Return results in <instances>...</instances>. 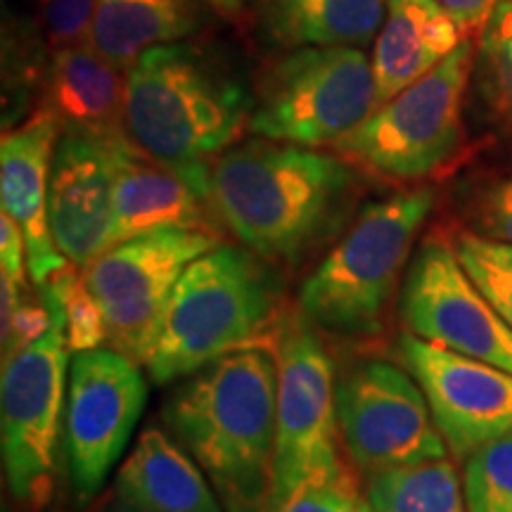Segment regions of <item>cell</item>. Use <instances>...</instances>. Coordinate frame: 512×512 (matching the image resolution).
<instances>
[{"mask_svg": "<svg viewBox=\"0 0 512 512\" xmlns=\"http://www.w3.org/2000/svg\"><path fill=\"white\" fill-rule=\"evenodd\" d=\"M98 0H34L36 24L48 46L67 48L86 43Z\"/></svg>", "mask_w": 512, "mask_h": 512, "instance_id": "f546056e", "label": "cell"}, {"mask_svg": "<svg viewBox=\"0 0 512 512\" xmlns=\"http://www.w3.org/2000/svg\"><path fill=\"white\" fill-rule=\"evenodd\" d=\"M216 245L211 230L162 228L119 242L81 268L105 316L107 342L143 366L185 268Z\"/></svg>", "mask_w": 512, "mask_h": 512, "instance_id": "9c48e42d", "label": "cell"}, {"mask_svg": "<svg viewBox=\"0 0 512 512\" xmlns=\"http://www.w3.org/2000/svg\"><path fill=\"white\" fill-rule=\"evenodd\" d=\"M339 441L366 475L446 458L430 401L411 375L389 361L356 363L335 384Z\"/></svg>", "mask_w": 512, "mask_h": 512, "instance_id": "7c38bea8", "label": "cell"}, {"mask_svg": "<svg viewBox=\"0 0 512 512\" xmlns=\"http://www.w3.org/2000/svg\"><path fill=\"white\" fill-rule=\"evenodd\" d=\"M453 249L460 264L467 271L491 306L512 328V245L494 240L482 233L456 235Z\"/></svg>", "mask_w": 512, "mask_h": 512, "instance_id": "4316f807", "label": "cell"}, {"mask_svg": "<svg viewBox=\"0 0 512 512\" xmlns=\"http://www.w3.org/2000/svg\"><path fill=\"white\" fill-rule=\"evenodd\" d=\"M475 221L482 235L512 245V176L486 185L475 202Z\"/></svg>", "mask_w": 512, "mask_h": 512, "instance_id": "4dcf8cb0", "label": "cell"}, {"mask_svg": "<svg viewBox=\"0 0 512 512\" xmlns=\"http://www.w3.org/2000/svg\"><path fill=\"white\" fill-rule=\"evenodd\" d=\"M67 377L69 347L57 320L38 342L3 358L0 430L5 479L15 501L29 510H43L53 498Z\"/></svg>", "mask_w": 512, "mask_h": 512, "instance_id": "ba28073f", "label": "cell"}, {"mask_svg": "<svg viewBox=\"0 0 512 512\" xmlns=\"http://www.w3.org/2000/svg\"><path fill=\"white\" fill-rule=\"evenodd\" d=\"M399 309L411 335L512 373V328L448 242H422L403 280Z\"/></svg>", "mask_w": 512, "mask_h": 512, "instance_id": "4fadbf2b", "label": "cell"}, {"mask_svg": "<svg viewBox=\"0 0 512 512\" xmlns=\"http://www.w3.org/2000/svg\"><path fill=\"white\" fill-rule=\"evenodd\" d=\"M74 268V264H69L50 275L43 283L41 299L53 313V320L62 323L69 351L79 354V351L100 349L107 342V325L100 304L83 283V275Z\"/></svg>", "mask_w": 512, "mask_h": 512, "instance_id": "484cf974", "label": "cell"}, {"mask_svg": "<svg viewBox=\"0 0 512 512\" xmlns=\"http://www.w3.org/2000/svg\"><path fill=\"white\" fill-rule=\"evenodd\" d=\"M110 152L114 164L110 247L162 228L211 230V219H216L211 204L174 169L140 150L128 136L112 140Z\"/></svg>", "mask_w": 512, "mask_h": 512, "instance_id": "e0dca14e", "label": "cell"}, {"mask_svg": "<svg viewBox=\"0 0 512 512\" xmlns=\"http://www.w3.org/2000/svg\"><path fill=\"white\" fill-rule=\"evenodd\" d=\"M358 174L337 152L256 136L211 166L209 202L242 247L294 268L349 226Z\"/></svg>", "mask_w": 512, "mask_h": 512, "instance_id": "6da1fadb", "label": "cell"}, {"mask_svg": "<svg viewBox=\"0 0 512 512\" xmlns=\"http://www.w3.org/2000/svg\"><path fill=\"white\" fill-rule=\"evenodd\" d=\"M472 81L491 124L512 133V0L496 5L479 34Z\"/></svg>", "mask_w": 512, "mask_h": 512, "instance_id": "cb8c5ba5", "label": "cell"}, {"mask_svg": "<svg viewBox=\"0 0 512 512\" xmlns=\"http://www.w3.org/2000/svg\"><path fill=\"white\" fill-rule=\"evenodd\" d=\"M138 366L114 347L79 351L69 358L62 448L79 505L100 494L136 430L147 401V382Z\"/></svg>", "mask_w": 512, "mask_h": 512, "instance_id": "30bf717a", "label": "cell"}, {"mask_svg": "<svg viewBox=\"0 0 512 512\" xmlns=\"http://www.w3.org/2000/svg\"><path fill=\"white\" fill-rule=\"evenodd\" d=\"M387 0H249L254 36L275 53L311 46L366 48L380 34Z\"/></svg>", "mask_w": 512, "mask_h": 512, "instance_id": "44dd1931", "label": "cell"}, {"mask_svg": "<svg viewBox=\"0 0 512 512\" xmlns=\"http://www.w3.org/2000/svg\"><path fill=\"white\" fill-rule=\"evenodd\" d=\"M399 354L430 401L446 446L458 458L512 432L510 370L437 347L411 332L401 335Z\"/></svg>", "mask_w": 512, "mask_h": 512, "instance_id": "5bb4252c", "label": "cell"}, {"mask_svg": "<svg viewBox=\"0 0 512 512\" xmlns=\"http://www.w3.org/2000/svg\"><path fill=\"white\" fill-rule=\"evenodd\" d=\"M467 512H512V432L465 458Z\"/></svg>", "mask_w": 512, "mask_h": 512, "instance_id": "83f0119b", "label": "cell"}, {"mask_svg": "<svg viewBox=\"0 0 512 512\" xmlns=\"http://www.w3.org/2000/svg\"><path fill=\"white\" fill-rule=\"evenodd\" d=\"M275 358L278 413L268 505L290 496L311 479L344 467L337 451L335 368L323 342L304 320H290L280 328Z\"/></svg>", "mask_w": 512, "mask_h": 512, "instance_id": "8fae6325", "label": "cell"}, {"mask_svg": "<svg viewBox=\"0 0 512 512\" xmlns=\"http://www.w3.org/2000/svg\"><path fill=\"white\" fill-rule=\"evenodd\" d=\"M366 494L373 512H467L463 484L446 458L375 472Z\"/></svg>", "mask_w": 512, "mask_h": 512, "instance_id": "603a6c76", "label": "cell"}, {"mask_svg": "<svg viewBox=\"0 0 512 512\" xmlns=\"http://www.w3.org/2000/svg\"><path fill=\"white\" fill-rule=\"evenodd\" d=\"M275 413L278 358L259 344L185 377L164 403V425L202 467L223 510L268 512Z\"/></svg>", "mask_w": 512, "mask_h": 512, "instance_id": "7a4b0ae2", "label": "cell"}, {"mask_svg": "<svg viewBox=\"0 0 512 512\" xmlns=\"http://www.w3.org/2000/svg\"><path fill=\"white\" fill-rule=\"evenodd\" d=\"M437 192L411 188L368 202L344 228L299 290L304 316L349 339L380 335L415 235L430 219Z\"/></svg>", "mask_w": 512, "mask_h": 512, "instance_id": "5b68a950", "label": "cell"}, {"mask_svg": "<svg viewBox=\"0 0 512 512\" xmlns=\"http://www.w3.org/2000/svg\"><path fill=\"white\" fill-rule=\"evenodd\" d=\"M475 48V38H465L439 67L377 107L332 150L382 181L413 183L439 174L463 147V102Z\"/></svg>", "mask_w": 512, "mask_h": 512, "instance_id": "52a82bcc", "label": "cell"}, {"mask_svg": "<svg viewBox=\"0 0 512 512\" xmlns=\"http://www.w3.org/2000/svg\"><path fill=\"white\" fill-rule=\"evenodd\" d=\"M53 313L46 302H19L12 323L3 330V358L15 354V351L29 347L41 339L46 332L53 328Z\"/></svg>", "mask_w": 512, "mask_h": 512, "instance_id": "1f68e13d", "label": "cell"}, {"mask_svg": "<svg viewBox=\"0 0 512 512\" xmlns=\"http://www.w3.org/2000/svg\"><path fill=\"white\" fill-rule=\"evenodd\" d=\"M60 124L43 107L12 126L0 140V195L3 211L22 228L27 242V268L34 283L43 285L50 275L72 261L55 245L48 216L50 171Z\"/></svg>", "mask_w": 512, "mask_h": 512, "instance_id": "2e32d148", "label": "cell"}, {"mask_svg": "<svg viewBox=\"0 0 512 512\" xmlns=\"http://www.w3.org/2000/svg\"><path fill=\"white\" fill-rule=\"evenodd\" d=\"M209 10L202 0H98L88 43L128 72L150 48L195 36Z\"/></svg>", "mask_w": 512, "mask_h": 512, "instance_id": "7402d4cb", "label": "cell"}, {"mask_svg": "<svg viewBox=\"0 0 512 512\" xmlns=\"http://www.w3.org/2000/svg\"><path fill=\"white\" fill-rule=\"evenodd\" d=\"M202 3L223 17H238L245 10V0H202Z\"/></svg>", "mask_w": 512, "mask_h": 512, "instance_id": "e575fe53", "label": "cell"}, {"mask_svg": "<svg viewBox=\"0 0 512 512\" xmlns=\"http://www.w3.org/2000/svg\"><path fill=\"white\" fill-rule=\"evenodd\" d=\"M27 242L22 228L10 214L0 216V273L10 275L19 285H27Z\"/></svg>", "mask_w": 512, "mask_h": 512, "instance_id": "d6a6232c", "label": "cell"}, {"mask_svg": "<svg viewBox=\"0 0 512 512\" xmlns=\"http://www.w3.org/2000/svg\"><path fill=\"white\" fill-rule=\"evenodd\" d=\"M377 110L373 60L356 46L280 50L254 79L252 136L332 147Z\"/></svg>", "mask_w": 512, "mask_h": 512, "instance_id": "8992f818", "label": "cell"}, {"mask_svg": "<svg viewBox=\"0 0 512 512\" xmlns=\"http://www.w3.org/2000/svg\"><path fill=\"white\" fill-rule=\"evenodd\" d=\"M268 512H373V508L354 475L342 467L294 489L290 496L268 505Z\"/></svg>", "mask_w": 512, "mask_h": 512, "instance_id": "f1b7e54d", "label": "cell"}, {"mask_svg": "<svg viewBox=\"0 0 512 512\" xmlns=\"http://www.w3.org/2000/svg\"><path fill=\"white\" fill-rule=\"evenodd\" d=\"M105 512H226L214 486L169 432L147 427L114 477Z\"/></svg>", "mask_w": 512, "mask_h": 512, "instance_id": "d6986e66", "label": "cell"}, {"mask_svg": "<svg viewBox=\"0 0 512 512\" xmlns=\"http://www.w3.org/2000/svg\"><path fill=\"white\" fill-rule=\"evenodd\" d=\"M50 230L76 268L110 249L114 221V164L110 143L60 133L50 171Z\"/></svg>", "mask_w": 512, "mask_h": 512, "instance_id": "9a60e30c", "label": "cell"}, {"mask_svg": "<svg viewBox=\"0 0 512 512\" xmlns=\"http://www.w3.org/2000/svg\"><path fill=\"white\" fill-rule=\"evenodd\" d=\"M249 114L247 83L195 41L150 48L126 72L128 138L207 202L211 166L242 136Z\"/></svg>", "mask_w": 512, "mask_h": 512, "instance_id": "3957f363", "label": "cell"}, {"mask_svg": "<svg viewBox=\"0 0 512 512\" xmlns=\"http://www.w3.org/2000/svg\"><path fill=\"white\" fill-rule=\"evenodd\" d=\"M41 107L60 133H81L105 143L126 138V72L91 43L57 48L50 55Z\"/></svg>", "mask_w": 512, "mask_h": 512, "instance_id": "ac0fdd59", "label": "cell"}, {"mask_svg": "<svg viewBox=\"0 0 512 512\" xmlns=\"http://www.w3.org/2000/svg\"><path fill=\"white\" fill-rule=\"evenodd\" d=\"M280 302L273 264L247 247L216 245L185 268L143 366L152 382L169 384L233 351L259 347L275 328Z\"/></svg>", "mask_w": 512, "mask_h": 512, "instance_id": "277c9868", "label": "cell"}, {"mask_svg": "<svg viewBox=\"0 0 512 512\" xmlns=\"http://www.w3.org/2000/svg\"><path fill=\"white\" fill-rule=\"evenodd\" d=\"M463 41V31L437 0H387L373 50L377 107L430 74Z\"/></svg>", "mask_w": 512, "mask_h": 512, "instance_id": "ffe728a7", "label": "cell"}, {"mask_svg": "<svg viewBox=\"0 0 512 512\" xmlns=\"http://www.w3.org/2000/svg\"><path fill=\"white\" fill-rule=\"evenodd\" d=\"M437 3L453 17L465 38H479L501 0H437Z\"/></svg>", "mask_w": 512, "mask_h": 512, "instance_id": "836d02e7", "label": "cell"}, {"mask_svg": "<svg viewBox=\"0 0 512 512\" xmlns=\"http://www.w3.org/2000/svg\"><path fill=\"white\" fill-rule=\"evenodd\" d=\"M50 55L46 36L36 22L8 17L3 29V88H5V126L27 107L34 88L46 83Z\"/></svg>", "mask_w": 512, "mask_h": 512, "instance_id": "d4e9b609", "label": "cell"}]
</instances>
